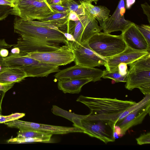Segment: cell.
Instances as JSON below:
<instances>
[{
  "instance_id": "obj_2",
  "label": "cell",
  "mask_w": 150,
  "mask_h": 150,
  "mask_svg": "<svg viewBox=\"0 0 150 150\" xmlns=\"http://www.w3.org/2000/svg\"><path fill=\"white\" fill-rule=\"evenodd\" d=\"M85 115L69 112L68 119L73 126L82 129L83 132L91 137L96 138L105 144L115 141V125L108 120H88Z\"/></svg>"
},
{
  "instance_id": "obj_12",
  "label": "cell",
  "mask_w": 150,
  "mask_h": 150,
  "mask_svg": "<svg viewBox=\"0 0 150 150\" xmlns=\"http://www.w3.org/2000/svg\"><path fill=\"white\" fill-rule=\"evenodd\" d=\"M149 53L150 52L147 51L135 50L127 47L121 52L106 59V62L104 66L109 71H119L118 66L120 63L127 64Z\"/></svg>"
},
{
  "instance_id": "obj_10",
  "label": "cell",
  "mask_w": 150,
  "mask_h": 150,
  "mask_svg": "<svg viewBox=\"0 0 150 150\" xmlns=\"http://www.w3.org/2000/svg\"><path fill=\"white\" fill-rule=\"evenodd\" d=\"M17 44L13 47L19 48L20 51L28 53L35 52H46L54 51L60 47L58 43L43 41L24 36H20Z\"/></svg>"
},
{
  "instance_id": "obj_45",
  "label": "cell",
  "mask_w": 150,
  "mask_h": 150,
  "mask_svg": "<svg viewBox=\"0 0 150 150\" xmlns=\"http://www.w3.org/2000/svg\"><path fill=\"white\" fill-rule=\"evenodd\" d=\"M62 4H64L66 3H67L68 2L70 1H71L73 0H61Z\"/></svg>"
},
{
  "instance_id": "obj_22",
  "label": "cell",
  "mask_w": 150,
  "mask_h": 150,
  "mask_svg": "<svg viewBox=\"0 0 150 150\" xmlns=\"http://www.w3.org/2000/svg\"><path fill=\"white\" fill-rule=\"evenodd\" d=\"M36 0H16L11 14L19 16L22 12L31 7Z\"/></svg>"
},
{
  "instance_id": "obj_1",
  "label": "cell",
  "mask_w": 150,
  "mask_h": 150,
  "mask_svg": "<svg viewBox=\"0 0 150 150\" xmlns=\"http://www.w3.org/2000/svg\"><path fill=\"white\" fill-rule=\"evenodd\" d=\"M76 101L84 104L90 109L86 115L88 120L109 121L116 125L124 118V112L136 102L132 100H122L116 98H96L80 96Z\"/></svg>"
},
{
  "instance_id": "obj_26",
  "label": "cell",
  "mask_w": 150,
  "mask_h": 150,
  "mask_svg": "<svg viewBox=\"0 0 150 150\" xmlns=\"http://www.w3.org/2000/svg\"><path fill=\"white\" fill-rule=\"evenodd\" d=\"M8 143H25L35 142H42L43 141L41 139L35 138H18L16 137L11 138L8 140Z\"/></svg>"
},
{
  "instance_id": "obj_31",
  "label": "cell",
  "mask_w": 150,
  "mask_h": 150,
  "mask_svg": "<svg viewBox=\"0 0 150 150\" xmlns=\"http://www.w3.org/2000/svg\"><path fill=\"white\" fill-rule=\"evenodd\" d=\"M141 6L142 8L143 12L147 16L149 23H150V6L145 2L144 4H141Z\"/></svg>"
},
{
  "instance_id": "obj_9",
  "label": "cell",
  "mask_w": 150,
  "mask_h": 150,
  "mask_svg": "<svg viewBox=\"0 0 150 150\" xmlns=\"http://www.w3.org/2000/svg\"><path fill=\"white\" fill-rule=\"evenodd\" d=\"M103 71L77 65L59 70L54 76L57 80L66 78L88 79L95 82L101 80Z\"/></svg>"
},
{
  "instance_id": "obj_34",
  "label": "cell",
  "mask_w": 150,
  "mask_h": 150,
  "mask_svg": "<svg viewBox=\"0 0 150 150\" xmlns=\"http://www.w3.org/2000/svg\"><path fill=\"white\" fill-rule=\"evenodd\" d=\"M139 88L145 96L150 94V83L144 84Z\"/></svg>"
},
{
  "instance_id": "obj_19",
  "label": "cell",
  "mask_w": 150,
  "mask_h": 150,
  "mask_svg": "<svg viewBox=\"0 0 150 150\" xmlns=\"http://www.w3.org/2000/svg\"><path fill=\"white\" fill-rule=\"evenodd\" d=\"M69 11L54 13L49 16L39 21L51 23L59 28H65L69 21L68 17Z\"/></svg>"
},
{
  "instance_id": "obj_25",
  "label": "cell",
  "mask_w": 150,
  "mask_h": 150,
  "mask_svg": "<svg viewBox=\"0 0 150 150\" xmlns=\"http://www.w3.org/2000/svg\"><path fill=\"white\" fill-rule=\"evenodd\" d=\"M136 26L145 39L148 45L150 47V26L149 25L142 24Z\"/></svg>"
},
{
  "instance_id": "obj_43",
  "label": "cell",
  "mask_w": 150,
  "mask_h": 150,
  "mask_svg": "<svg viewBox=\"0 0 150 150\" xmlns=\"http://www.w3.org/2000/svg\"><path fill=\"white\" fill-rule=\"evenodd\" d=\"M135 0H126V7L127 8H129L134 3Z\"/></svg>"
},
{
  "instance_id": "obj_37",
  "label": "cell",
  "mask_w": 150,
  "mask_h": 150,
  "mask_svg": "<svg viewBox=\"0 0 150 150\" xmlns=\"http://www.w3.org/2000/svg\"><path fill=\"white\" fill-rule=\"evenodd\" d=\"M15 44L10 45L7 43L4 39L0 40V50L3 48L8 49L11 47Z\"/></svg>"
},
{
  "instance_id": "obj_40",
  "label": "cell",
  "mask_w": 150,
  "mask_h": 150,
  "mask_svg": "<svg viewBox=\"0 0 150 150\" xmlns=\"http://www.w3.org/2000/svg\"><path fill=\"white\" fill-rule=\"evenodd\" d=\"M9 52L6 49L3 48L0 50V56L3 58L8 56Z\"/></svg>"
},
{
  "instance_id": "obj_28",
  "label": "cell",
  "mask_w": 150,
  "mask_h": 150,
  "mask_svg": "<svg viewBox=\"0 0 150 150\" xmlns=\"http://www.w3.org/2000/svg\"><path fill=\"white\" fill-rule=\"evenodd\" d=\"M12 8L8 6L0 5V21L4 20L11 14Z\"/></svg>"
},
{
  "instance_id": "obj_6",
  "label": "cell",
  "mask_w": 150,
  "mask_h": 150,
  "mask_svg": "<svg viewBox=\"0 0 150 150\" xmlns=\"http://www.w3.org/2000/svg\"><path fill=\"white\" fill-rule=\"evenodd\" d=\"M88 42L79 43L74 40L68 41L67 45L73 52L75 64L91 68L104 65L106 59L94 52L89 46Z\"/></svg>"
},
{
  "instance_id": "obj_46",
  "label": "cell",
  "mask_w": 150,
  "mask_h": 150,
  "mask_svg": "<svg viewBox=\"0 0 150 150\" xmlns=\"http://www.w3.org/2000/svg\"><path fill=\"white\" fill-rule=\"evenodd\" d=\"M77 0L79 1V2H80V1L86 2V1L87 0Z\"/></svg>"
},
{
  "instance_id": "obj_5",
  "label": "cell",
  "mask_w": 150,
  "mask_h": 150,
  "mask_svg": "<svg viewBox=\"0 0 150 150\" xmlns=\"http://www.w3.org/2000/svg\"><path fill=\"white\" fill-rule=\"evenodd\" d=\"M88 42L94 52L106 59L121 52L127 47L121 34L113 35L101 32L92 36Z\"/></svg>"
},
{
  "instance_id": "obj_36",
  "label": "cell",
  "mask_w": 150,
  "mask_h": 150,
  "mask_svg": "<svg viewBox=\"0 0 150 150\" xmlns=\"http://www.w3.org/2000/svg\"><path fill=\"white\" fill-rule=\"evenodd\" d=\"M68 19L69 21H75L79 20V17L75 12L71 11H69Z\"/></svg>"
},
{
  "instance_id": "obj_18",
  "label": "cell",
  "mask_w": 150,
  "mask_h": 150,
  "mask_svg": "<svg viewBox=\"0 0 150 150\" xmlns=\"http://www.w3.org/2000/svg\"><path fill=\"white\" fill-rule=\"evenodd\" d=\"M27 77L26 74L22 70L8 67L0 72V83H18Z\"/></svg>"
},
{
  "instance_id": "obj_23",
  "label": "cell",
  "mask_w": 150,
  "mask_h": 150,
  "mask_svg": "<svg viewBox=\"0 0 150 150\" xmlns=\"http://www.w3.org/2000/svg\"><path fill=\"white\" fill-rule=\"evenodd\" d=\"M63 5L67 7L69 11H73L75 12L79 16L83 15L86 13L85 9L83 6L74 0L68 2Z\"/></svg>"
},
{
  "instance_id": "obj_24",
  "label": "cell",
  "mask_w": 150,
  "mask_h": 150,
  "mask_svg": "<svg viewBox=\"0 0 150 150\" xmlns=\"http://www.w3.org/2000/svg\"><path fill=\"white\" fill-rule=\"evenodd\" d=\"M127 75L122 76L119 72V71L111 72L104 70L102 78L104 79H110L114 80L116 82H126Z\"/></svg>"
},
{
  "instance_id": "obj_8",
  "label": "cell",
  "mask_w": 150,
  "mask_h": 150,
  "mask_svg": "<svg viewBox=\"0 0 150 150\" xmlns=\"http://www.w3.org/2000/svg\"><path fill=\"white\" fill-rule=\"evenodd\" d=\"M8 127L19 129L36 130L51 133L52 134H63L72 132H83L76 127L52 125L22 121L18 119L4 123Z\"/></svg>"
},
{
  "instance_id": "obj_15",
  "label": "cell",
  "mask_w": 150,
  "mask_h": 150,
  "mask_svg": "<svg viewBox=\"0 0 150 150\" xmlns=\"http://www.w3.org/2000/svg\"><path fill=\"white\" fill-rule=\"evenodd\" d=\"M126 82L125 88L130 91L150 83V70H129Z\"/></svg>"
},
{
  "instance_id": "obj_20",
  "label": "cell",
  "mask_w": 150,
  "mask_h": 150,
  "mask_svg": "<svg viewBox=\"0 0 150 150\" xmlns=\"http://www.w3.org/2000/svg\"><path fill=\"white\" fill-rule=\"evenodd\" d=\"M52 134L50 132L36 130L19 129L16 137L37 138L42 140L43 142H48L50 141Z\"/></svg>"
},
{
  "instance_id": "obj_7",
  "label": "cell",
  "mask_w": 150,
  "mask_h": 150,
  "mask_svg": "<svg viewBox=\"0 0 150 150\" xmlns=\"http://www.w3.org/2000/svg\"><path fill=\"white\" fill-rule=\"evenodd\" d=\"M26 55L42 62L58 66L65 65L74 61V57L70 47L67 45L58 49L46 52H35Z\"/></svg>"
},
{
  "instance_id": "obj_14",
  "label": "cell",
  "mask_w": 150,
  "mask_h": 150,
  "mask_svg": "<svg viewBox=\"0 0 150 150\" xmlns=\"http://www.w3.org/2000/svg\"><path fill=\"white\" fill-rule=\"evenodd\" d=\"M150 102L136 110L125 117L117 125L120 129V137L124 135L126 132L133 126L141 123L149 114L150 115Z\"/></svg>"
},
{
  "instance_id": "obj_4",
  "label": "cell",
  "mask_w": 150,
  "mask_h": 150,
  "mask_svg": "<svg viewBox=\"0 0 150 150\" xmlns=\"http://www.w3.org/2000/svg\"><path fill=\"white\" fill-rule=\"evenodd\" d=\"M14 32L20 35L37 39L43 41L56 43L68 42L63 32L48 27L35 25L19 17L14 23Z\"/></svg>"
},
{
  "instance_id": "obj_33",
  "label": "cell",
  "mask_w": 150,
  "mask_h": 150,
  "mask_svg": "<svg viewBox=\"0 0 150 150\" xmlns=\"http://www.w3.org/2000/svg\"><path fill=\"white\" fill-rule=\"evenodd\" d=\"M120 73L122 76L127 75L128 72L127 64L125 63H121L118 66Z\"/></svg>"
},
{
  "instance_id": "obj_38",
  "label": "cell",
  "mask_w": 150,
  "mask_h": 150,
  "mask_svg": "<svg viewBox=\"0 0 150 150\" xmlns=\"http://www.w3.org/2000/svg\"><path fill=\"white\" fill-rule=\"evenodd\" d=\"M46 1L50 5L55 4L63 5L61 0H46Z\"/></svg>"
},
{
  "instance_id": "obj_13",
  "label": "cell",
  "mask_w": 150,
  "mask_h": 150,
  "mask_svg": "<svg viewBox=\"0 0 150 150\" xmlns=\"http://www.w3.org/2000/svg\"><path fill=\"white\" fill-rule=\"evenodd\" d=\"M121 35L127 47L135 50L150 52V47L134 23L132 22Z\"/></svg>"
},
{
  "instance_id": "obj_44",
  "label": "cell",
  "mask_w": 150,
  "mask_h": 150,
  "mask_svg": "<svg viewBox=\"0 0 150 150\" xmlns=\"http://www.w3.org/2000/svg\"><path fill=\"white\" fill-rule=\"evenodd\" d=\"M99 0H87L85 2L92 3L93 2H94L96 4L97 2Z\"/></svg>"
},
{
  "instance_id": "obj_30",
  "label": "cell",
  "mask_w": 150,
  "mask_h": 150,
  "mask_svg": "<svg viewBox=\"0 0 150 150\" xmlns=\"http://www.w3.org/2000/svg\"><path fill=\"white\" fill-rule=\"evenodd\" d=\"M50 6L55 13H61L69 11L68 8L63 5L55 4L50 5Z\"/></svg>"
},
{
  "instance_id": "obj_11",
  "label": "cell",
  "mask_w": 150,
  "mask_h": 150,
  "mask_svg": "<svg viewBox=\"0 0 150 150\" xmlns=\"http://www.w3.org/2000/svg\"><path fill=\"white\" fill-rule=\"evenodd\" d=\"M125 0H120L112 15L100 26L103 32L109 34L118 31L123 32L132 22L125 19Z\"/></svg>"
},
{
  "instance_id": "obj_35",
  "label": "cell",
  "mask_w": 150,
  "mask_h": 150,
  "mask_svg": "<svg viewBox=\"0 0 150 150\" xmlns=\"http://www.w3.org/2000/svg\"><path fill=\"white\" fill-rule=\"evenodd\" d=\"M16 0H0V5L8 6L13 7Z\"/></svg>"
},
{
  "instance_id": "obj_3",
  "label": "cell",
  "mask_w": 150,
  "mask_h": 150,
  "mask_svg": "<svg viewBox=\"0 0 150 150\" xmlns=\"http://www.w3.org/2000/svg\"><path fill=\"white\" fill-rule=\"evenodd\" d=\"M26 54L21 51L18 54H9L8 56L3 58V60L8 67L22 70L27 77H47L60 70L58 66L42 62L26 56Z\"/></svg>"
},
{
  "instance_id": "obj_29",
  "label": "cell",
  "mask_w": 150,
  "mask_h": 150,
  "mask_svg": "<svg viewBox=\"0 0 150 150\" xmlns=\"http://www.w3.org/2000/svg\"><path fill=\"white\" fill-rule=\"evenodd\" d=\"M137 144L139 145L150 143V133L149 132L141 135L136 138Z\"/></svg>"
},
{
  "instance_id": "obj_17",
  "label": "cell",
  "mask_w": 150,
  "mask_h": 150,
  "mask_svg": "<svg viewBox=\"0 0 150 150\" xmlns=\"http://www.w3.org/2000/svg\"><path fill=\"white\" fill-rule=\"evenodd\" d=\"M84 8L86 12L97 20L101 26L109 18L110 10L102 6H94L91 3L80 1Z\"/></svg>"
},
{
  "instance_id": "obj_32",
  "label": "cell",
  "mask_w": 150,
  "mask_h": 150,
  "mask_svg": "<svg viewBox=\"0 0 150 150\" xmlns=\"http://www.w3.org/2000/svg\"><path fill=\"white\" fill-rule=\"evenodd\" d=\"M16 82L10 83H0V91H2L6 93L11 88Z\"/></svg>"
},
{
  "instance_id": "obj_21",
  "label": "cell",
  "mask_w": 150,
  "mask_h": 150,
  "mask_svg": "<svg viewBox=\"0 0 150 150\" xmlns=\"http://www.w3.org/2000/svg\"><path fill=\"white\" fill-rule=\"evenodd\" d=\"M129 69L150 70V53L145 55L127 64Z\"/></svg>"
},
{
  "instance_id": "obj_41",
  "label": "cell",
  "mask_w": 150,
  "mask_h": 150,
  "mask_svg": "<svg viewBox=\"0 0 150 150\" xmlns=\"http://www.w3.org/2000/svg\"><path fill=\"white\" fill-rule=\"evenodd\" d=\"M5 93L2 91H0V115L1 114V104L2 100L4 96Z\"/></svg>"
},
{
  "instance_id": "obj_16",
  "label": "cell",
  "mask_w": 150,
  "mask_h": 150,
  "mask_svg": "<svg viewBox=\"0 0 150 150\" xmlns=\"http://www.w3.org/2000/svg\"><path fill=\"white\" fill-rule=\"evenodd\" d=\"M57 86L59 89L65 93H79L82 86L92 81L88 79L66 78L59 79Z\"/></svg>"
},
{
  "instance_id": "obj_42",
  "label": "cell",
  "mask_w": 150,
  "mask_h": 150,
  "mask_svg": "<svg viewBox=\"0 0 150 150\" xmlns=\"http://www.w3.org/2000/svg\"><path fill=\"white\" fill-rule=\"evenodd\" d=\"M21 51L19 48L18 47H13L11 50V53L10 54H18L20 53Z\"/></svg>"
},
{
  "instance_id": "obj_39",
  "label": "cell",
  "mask_w": 150,
  "mask_h": 150,
  "mask_svg": "<svg viewBox=\"0 0 150 150\" xmlns=\"http://www.w3.org/2000/svg\"><path fill=\"white\" fill-rule=\"evenodd\" d=\"M8 67V65L4 61L3 57L0 56V72Z\"/></svg>"
},
{
  "instance_id": "obj_27",
  "label": "cell",
  "mask_w": 150,
  "mask_h": 150,
  "mask_svg": "<svg viewBox=\"0 0 150 150\" xmlns=\"http://www.w3.org/2000/svg\"><path fill=\"white\" fill-rule=\"evenodd\" d=\"M25 115V114L23 113H15L8 116H3L0 115V124L18 119Z\"/></svg>"
}]
</instances>
